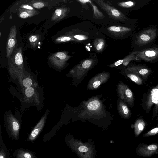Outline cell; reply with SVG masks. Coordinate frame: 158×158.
Instances as JSON below:
<instances>
[{
	"label": "cell",
	"instance_id": "cell-1",
	"mask_svg": "<svg viewBox=\"0 0 158 158\" xmlns=\"http://www.w3.org/2000/svg\"><path fill=\"white\" fill-rule=\"evenodd\" d=\"M131 36V48L132 51L141 50L155 44L158 36V28L156 25H150Z\"/></svg>",
	"mask_w": 158,
	"mask_h": 158
},
{
	"label": "cell",
	"instance_id": "cell-24",
	"mask_svg": "<svg viewBox=\"0 0 158 158\" xmlns=\"http://www.w3.org/2000/svg\"><path fill=\"white\" fill-rule=\"evenodd\" d=\"M55 41L57 42H63L71 41H76L72 35H65L59 37Z\"/></svg>",
	"mask_w": 158,
	"mask_h": 158
},
{
	"label": "cell",
	"instance_id": "cell-3",
	"mask_svg": "<svg viewBox=\"0 0 158 158\" xmlns=\"http://www.w3.org/2000/svg\"><path fill=\"white\" fill-rule=\"evenodd\" d=\"M155 105L153 114L156 115L158 112V84L150 88L143 95L142 108L148 114Z\"/></svg>",
	"mask_w": 158,
	"mask_h": 158
},
{
	"label": "cell",
	"instance_id": "cell-9",
	"mask_svg": "<svg viewBox=\"0 0 158 158\" xmlns=\"http://www.w3.org/2000/svg\"><path fill=\"white\" fill-rule=\"evenodd\" d=\"M136 154L145 157H150L158 154V144H146L143 143L139 144L136 149Z\"/></svg>",
	"mask_w": 158,
	"mask_h": 158
},
{
	"label": "cell",
	"instance_id": "cell-32",
	"mask_svg": "<svg viewBox=\"0 0 158 158\" xmlns=\"http://www.w3.org/2000/svg\"><path fill=\"white\" fill-rule=\"evenodd\" d=\"M78 150L81 152H85L88 151V148L85 146H81L78 148Z\"/></svg>",
	"mask_w": 158,
	"mask_h": 158
},
{
	"label": "cell",
	"instance_id": "cell-13",
	"mask_svg": "<svg viewBox=\"0 0 158 158\" xmlns=\"http://www.w3.org/2000/svg\"><path fill=\"white\" fill-rule=\"evenodd\" d=\"M16 29L15 25L12 26L9 33L6 46L7 56L9 57L11 55L17 43Z\"/></svg>",
	"mask_w": 158,
	"mask_h": 158
},
{
	"label": "cell",
	"instance_id": "cell-10",
	"mask_svg": "<svg viewBox=\"0 0 158 158\" xmlns=\"http://www.w3.org/2000/svg\"><path fill=\"white\" fill-rule=\"evenodd\" d=\"M126 69L139 75L144 84H146L148 77L152 72L150 68L143 64H131L128 66Z\"/></svg>",
	"mask_w": 158,
	"mask_h": 158
},
{
	"label": "cell",
	"instance_id": "cell-25",
	"mask_svg": "<svg viewBox=\"0 0 158 158\" xmlns=\"http://www.w3.org/2000/svg\"><path fill=\"white\" fill-rule=\"evenodd\" d=\"M76 42H82L88 39V37L85 35L78 34L72 35Z\"/></svg>",
	"mask_w": 158,
	"mask_h": 158
},
{
	"label": "cell",
	"instance_id": "cell-4",
	"mask_svg": "<svg viewBox=\"0 0 158 158\" xmlns=\"http://www.w3.org/2000/svg\"><path fill=\"white\" fill-rule=\"evenodd\" d=\"M134 51L138 62L143 60L151 63H158V45L154 44L146 48Z\"/></svg>",
	"mask_w": 158,
	"mask_h": 158
},
{
	"label": "cell",
	"instance_id": "cell-11",
	"mask_svg": "<svg viewBox=\"0 0 158 158\" xmlns=\"http://www.w3.org/2000/svg\"><path fill=\"white\" fill-rule=\"evenodd\" d=\"M110 73L108 72L100 73L92 77L89 81L87 89L89 90H95L102 84L106 82L109 78Z\"/></svg>",
	"mask_w": 158,
	"mask_h": 158
},
{
	"label": "cell",
	"instance_id": "cell-36",
	"mask_svg": "<svg viewBox=\"0 0 158 158\" xmlns=\"http://www.w3.org/2000/svg\"><path fill=\"white\" fill-rule=\"evenodd\" d=\"M156 121H158V114L157 115V116L156 117Z\"/></svg>",
	"mask_w": 158,
	"mask_h": 158
},
{
	"label": "cell",
	"instance_id": "cell-33",
	"mask_svg": "<svg viewBox=\"0 0 158 158\" xmlns=\"http://www.w3.org/2000/svg\"><path fill=\"white\" fill-rule=\"evenodd\" d=\"M37 40V38L35 35H32L29 38V40L31 43H33L36 42Z\"/></svg>",
	"mask_w": 158,
	"mask_h": 158
},
{
	"label": "cell",
	"instance_id": "cell-21",
	"mask_svg": "<svg viewBox=\"0 0 158 158\" xmlns=\"http://www.w3.org/2000/svg\"><path fill=\"white\" fill-rule=\"evenodd\" d=\"M95 51L98 52H102L105 47V40L102 38H98L95 39L93 43Z\"/></svg>",
	"mask_w": 158,
	"mask_h": 158
},
{
	"label": "cell",
	"instance_id": "cell-19",
	"mask_svg": "<svg viewBox=\"0 0 158 158\" xmlns=\"http://www.w3.org/2000/svg\"><path fill=\"white\" fill-rule=\"evenodd\" d=\"M69 10L68 8L66 7L56 9L52 17L51 20L58 21L61 19L66 16Z\"/></svg>",
	"mask_w": 158,
	"mask_h": 158
},
{
	"label": "cell",
	"instance_id": "cell-5",
	"mask_svg": "<svg viewBox=\"0 0 158 158\" xmlns=\"http://www.w3.org/2000/svg\"><path fill=\"white\" fill-rule=\"evenodd\" d=\"M138 25L125 24L122 26H111L107 30L116 37L125 39L131 36L137 27Z\"/></svg>",
	"mask_w": 158,
	"mask_h": 158
},
{
	"label": "cell",
	"instance_id": "cell-35",
	"mask_svg": "<svg viewBox=\"0 0 158 158\" xmlns=\"http://www.w3.org/2000/svg\"><path fill=\"white\" fill-rule=\"evenodd\" d=\"M0 158H6V154L3 149H2L0 151Z\"/></svg>",
	"mask_w": 158,
	"mask_h": 158
},
{
	"label": "cell",
	"instance_id": "cell-30",
	"mask_svg": "<svg viewBox=\"0 0 158 158\" xmlns=\"http://www.w3.org/2000/svg\"><path fill=\"white\" fill-rule=\"evenodd\" d=\"M32 81L29 78H26L24 79L22 81L23 86L26 88L31 87L32 84Z\"/></svg>",
	"mask_w": 158,
	"mask_h": 158
},
{
	"label": "cell",
	"instance_id": "cell-22",
	"mask_svg": "<svg viewBox=\"0 0 158 158\" xmlns=\"http://www.w3.org/2000/svg\"><path fill=\"white\" fill-rule=\"evenodd\" d=\"M21 48L18 49L14 57V61L16 65L18 68H22L23 66V58Z\"/></svg>",
	"mask_w": 158,
	"mask_h": 158
},
{
	"label": "cell",
	"instance_id": "cell-2",
	"mask_svg": "<svg viewBox=\"0 0 158 158\" xmlns=\"http://www.w3.org/2000/svg\"><path fill=\"white\" fill-rule=\"evenodd\" d=\"M93 1L105 11L110 18L118 20L124 24L138 25L139 23L138 19L129 18L123 12L104 1L95 0Z\"/></svg>",
	"mask_w": 158,
	"mask_h": 158
},
{
	"label": "cell",
	"instance_id": "cell-28",
	"mask_svg": "<svg viewBox=\"0 0 158 158\" xmlns=\"http://www.w3.org/2000/svg\"><path fill=\"white\" fill-rule=\"evenodd\" d=\"M158 134V127L154 128L150 130L143 136V137H147L152 136Z\"/></svg>",
	"mask_w": 158,
	"mask_h": 158
},
{
	"label": "cell",
	"instance_id": "cell-26",
	"mask_svg": "<svg viewBox=\"0 0 158 158\" xmlns=\"http://www.w3.org/2000/svg\"><path fill=\"white\" fill-rule=\"evenodd\" d=\"M34 12L31 10H25L21 12L19 16L22 18H25L33 15L34 14Z\"/></svg>",
	"mask_w": 158,
	"mask_h": 158
},
{
	"label": "cell",
	"instance_id": "cell-18",
	"mask_svg": "<svg viewBox=\"0 0 158 158\" xmlns=\"http://www.w3.org/2000/svg\"><path fill=\"white\" fill-rule=\"evenodd\" d=\"M146 126V123L142 118L136 120L134 124V131L136 137L138 136L144 130Z\"/></svg>",
	"mask_w": 158,
	"mask_h": 158
},
{
	"label": "cell",
	"instance_id": "cell-7",
	"mask_svg": "<svg viewBox=\"0 0 158 158\" xmlns=\"http://www.w3.org/2000/svg\"><path fill=\"white\" fill-rule=\"evenodd\" d=\"M152 0H133L121 1L117 5L126 15L132 11L140 9L148 4Z\"/></svg>",
	"mask_w": 158,
	"mask_h": 158
},
{
	"label": "cell",
	"instance_id": "cell-31",
	"mask_svg": "<svg viewBox=\"0 0 158 158\" xmlns=\"http://www.w3.org/2000/svg\"><path fill=\"white\" fill-rule=\"evenodd\" d=\"M44 6V4L40 2H36L33 4V6L35 8L40 9L43 8Z\"/></svg>",
	"mask_w": 158,
	"mask_h": 158
},
{
	"label": "cell",
	"instance_id": "cell-6",
	"mask_svg": "<svg viewBox=\"0 0 158 158\" xmlns=\"http://www.w3.org/2000/svg\"><path fill=\"white\" fill-rule=\"evenodd\" d=\"M95 62L94 59L91 58L85 59L74 66L70 73L77 78H81L93 68Z\"/></svg>",
	"mask_w": 158,
	"mask_h": 158
},
{
	"label": "cell",
	"instance_id": "cell-17",
	"mask_svg": "<svg viewBox=\"0 0 158 158\" xmlns=\"http://www.w3.org/2000/svg\"><path fill=\"white\" fill-rule=\"evenodd\" d=\"M46 115H44L35 127L29 136L28 139L33 141L37 137L42 129L45 124Z\"/></svg>",
	"mask_w": 158,
	"mask_h": 158
},
{
	"label": "cell",
	"instance_id": "cell-34",
	"mask_svg": "<svg viewBox=\"0 0 158 158\" xmlns=\"http://www.w3.org/2000/svg\"><path fill=\"white\" fill-rule=\"evenodd\" d=\"M21 8H23L25 9L26 10H31L33 9V8L31 6H29L27 5H22L21 6Z\"/></svg>",
	"mask_w": 158,
	"mask_h": 158
},
{
	"label": "cell",
	"instance_id": "cell-15",
	"mask_svg": "<svg viewBox=\"0 0 158 158\" xmlns=\"http://www.w3.org/2000/svg\"><path fill=\"white\" fill-rule=\"evenodd\" d=\"M8 127L12 136L16 139L19 138L20 124L17 120L13 116H10L7 121Z\"/></svg>",
	"mask_w": 158,
	"mask_h": 158
},
{
	"label": "cell",
	"instance_id": "cell-16",
	"mask_svg": "<svg viewBox=\"0 0 158 158\" xmlns=\"http://www.w3.org/2000/svg\"><path fill=\"white\" fill-rule=\"evenodd\" d=\"M118 113L123 118L128 119L131 115V112L126 104L121 99L119 101L118 105Z\"/></svg>",
	"mask_w": 158,
	"mask_h": 158
},
{
	"label": "cell",
	"instance_id": "cell-12",
	"mask_svg": "<svg viewBox=\"0 0 158 158\" xmlns=\"http://www.w3.org/2000/svg\"><path fill=\"white\" fill-rule=\"evenodd\" d=\"M71 56L69 55L66 52H56L49 58L51 62L55 66L59 68L64 67L67 61Z\"/></svg>",
	"mask_w": 158,
	"mask_h": 158
},
{
	"label": "cell",
	"instance_id": "cell-27",
	"mask_svg": "<svg viewBox=\"0 0 158 158\" xmlns=\"http://www.w3.org/2000/svg\"><path fill=\"white\" fill-rule=\"evenodd\" d=\"M89 2L91 4L93 7L95 17L97 18H102L103 16V14L99 10L97 7L95 6L94 5L93 3L91 2V1L89 0Z\"/></svg>",
	"mask_w": 158,
	"mask_h": 158
},
{
	"label": "cell",
	"instance_id": "cell-20",
	"mask_svg": "<svg viewBox=\"0 0 158 158\" xmlns=\"http://www.w3.org/2000/svg\"><path fill=\"white\" fill-rule=\"evenodd\" d=\"M123 73L125 75L137 85H140L143 84V79L138 75L128 70L126 68L124 70Z\"/></svg>",
	"mask_w": 158,
	"mask_h": 158
},
{
	"label": "cell",
	"instance_id": "cell-29",
	"mask_svg": "<svg viewBox=\"0 0 158 158\" xmlns=\"http://www.w3.org/2000/svg\"><path fill=\"white\" fill-rule=\"evenodd\" d=\"M34 93V88L31 86L27 88L25 90L26 96L28 98L32 97Z\"/></svg>",
	"mask_w": 158,
	"mask_h": 158
},
{
	"label": "cell",
	"instance_id": "cell-8",
	"mask_svg": "<svg viewBox=\"0 0 158 158\" xmlns=\"http://www.w3.org/2000/svg\"><path fill=\"white\" fill-rule=\"evenodd\" d=\"M117 90L121 100L123 101L131 108L134 104L133 93L128 86L121 82L117 85Z\"/></svg>",
	"mask_w": 158,
	"mask_h": 158
},
{
	"label": "cell",
	"instance_id": "cell-23",
	"mask_svg": "<svg viewBox=\"0 0 158 158\" xmlns=\"http://www.w3.org/2000/svg\"><path fill=\"white\" fill-rule=\"evenodd\" d=\"M17 158H35L34 155L31 152L23 150L18 151L17 154Z\"/></svg>",
	"mask_w": 158,
	"mask_h": 158
},
{
	"label": "cell",
	"instance_id": "cell-14",
	"mask_svg": "<svg viewBox=\"0 0 158 158\" xmlns=\"http://www.w3.org/2000/svg\"><path fill=\"white\" fill-rule=\"evenodd\" d=\"M86 102V109L89 113L93 114H98L102 110V103L98 99L92 98Z\"/></svg>",
	"mask_w": 158,
	"mask_h": 158
}]
</instances>
